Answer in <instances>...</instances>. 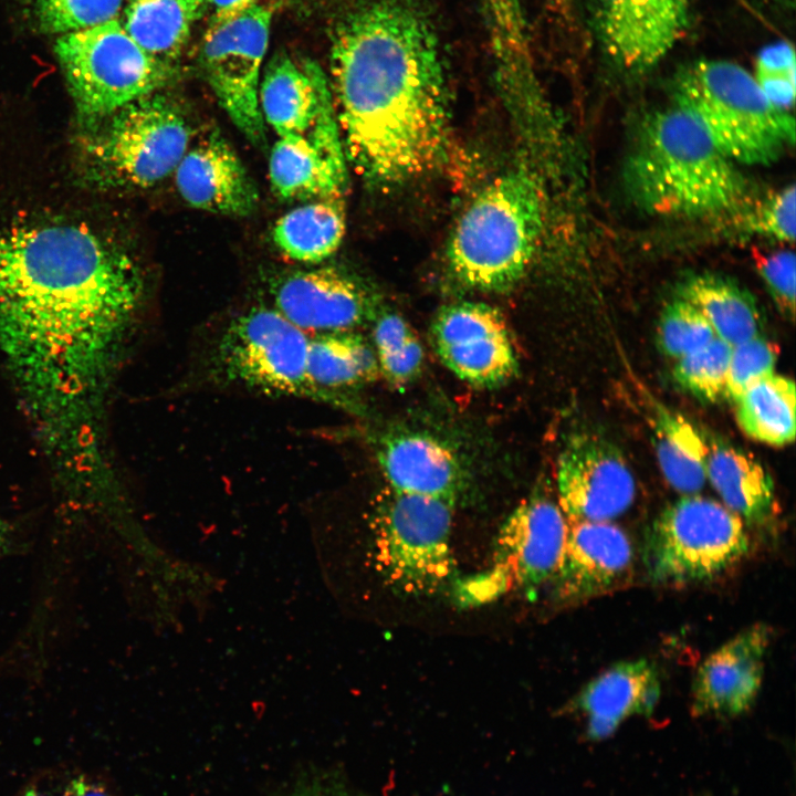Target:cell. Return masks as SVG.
Segmentation results:
<instances>
[{"mask_svg": "<svg viewBox=\"0 0 796 796\" xmlns=\"http://www.w3.org/2000/svg\"><path fill=\"white\" fill-rule=\"evenodd\" d=\"M143 289L134 260L87 227H0V353L66 472L101 461L100 412Z\"/></svg>", "mask_w": 796, "mask_h": 796, "instance_id": "1", "label": "cell"}, {"mask_svg": "<svg viewBox=\"0 0 796 796\" xmlns=\"http://www.w3.org/2000/svg\"><path fill=\"white\" fill-rule=\"evenodd\" d=\"M332 94L346 157L369 184L406 182L441 161L448 91L438 41L406 4L354 12L331 51Z\"/></svg>", "mask_w": 796, "mask_h": 796, "instance_id": "2", "label": "cell"}, {"mask_svg": "<svg viewBox=\"0 0 796 796\" xmlns=\"http://www.w3.org/2000/svg\"><path fill=\"white\" fill-rule=\"evenodd\" d=\"M734 164L689 113L674 105L642 125L625 177L633 199L647 211L698 217L741 202L746 185Z\"/></svg>", "mask_w": 796, "mask_h": 796, "instance_id": "3", "label": "cell"}, {"mask_svg": "<svg viewBox=\"0 0 796 796\" xmlns=\"http://www.w3.org/2000/svg\"><path fill=\"white\" fill-rule=\"evenodd\" d=\"M544 227V202L532 172L520 166L495 177L471 200L447 248L451 274L462 285L503 292L528 270Z\"/></svg>", "mask_w": 796, "mask_h": 796, "instance_id": "4", "label": "cell"}, {"mask_svg": "<svg viewBox=\"0 0 796 796\" xmlns=\"http://www.w3.org/2000/svg\"><path fill=\"white\" fill-rule=\"evenodd\" d=\"M677 106L689 113L733 163L769 165L794 145L793 115L774 106L736 63L699 61L675 83Z\"/></svg>", "mask_w": 796, "mask_h": 796, "instance_id": "5", "label": "cell"}, {"mask_svg": "<svg viewBox=\"0 0 796 796\" xmlns=\"http://www.w3.org/2000/svg\"><path fill=\"white\" fill-rule=\"evenodd\" d=\"M454 503L386 485L369 519L371 555L383 582L407 597H430L450 582Z\"/></svg>", "mask_w": 796, "mask_h": 796, "instance_id": "6", "label": "cell"}, {"mask_svg": "<svg viewBox=\"0 0 796 796\" xmlns=\"http://www.w3.org/2000/svg\"><path fill=\"white\" fill-rule=\"evenodd\" d=\"M91 126L81 139L85 175L106 189L158 184L176 170L190 143L185 115L155 93Z\"/></svg>", "mask_w": 796, "mask_h": 796, "instance_id": "7", "label": "cell"}, {"mask_svg": "<svg viewBox=\"0 0 796 796\" xmlns=\"http://www.w3.org/2000/svg\"><path fill=\"white\" fill-rule=\"evenodd\" d=\"M54 49L88 125L154 94L170 76L169 65L145 52L117 19L61 34Z\"/></svg>", "mask_w": 796, "mask_h": 796, "instance_id": "8", "label": "cell"}, {"mask_svg": "<svg viewBox=\"0 0 796 796\" xmlns=\"http://www.w3.org/2000/svg\"><path fill=\"white\" fill-rule=\"evenodd\" d=\"M750 551L743 520L725 505L690 494L668 505L652 522L645 544L650 578L683 585L713 579Z\"/></svg>", "mask_w": 796, "mask_h": 796, "instance_id": "9", "label": "cell"}, {"mask_svg": "<svg viewBox=\"0 0 796 796\" xmlns=\"http://www.w3.org/2000/svg\"><path fill=\"white\" fill-rule=\"evenodd\" d=\"M310 338L275 308L251 307L221 331L212 371L224 383L266 395L322 398L307 374Z\"/></svg>", "mask_w": 796, "mask_h": 796, "instance_id": "10", "label": "cell"}, {"mask_svg": "<svg viewBox=\"0 0 796 796\" xmlns=\"http://www.w3.org/2000/svg\"><path fill=\"white\" fill-rule=\"evenodd\" d=\"M559 504L544 494L523 500L500 528L490 568L467 580L459 600L489 601L510 590L532 594L556 574L568 535Z\"/></svg>", "mask_w": 796, "mask_h": 796, "instance_id": "11", "label": "cell"}, {"mask_svg": "<svg viewBox=\"0 0 796 796\" xmlns=\"http://www.w3.org/2000/svg\"><path fill=\"white\" fill-rule=\"evenodd\" d=\"M272 8L255 3L207 30L201 64L220 106L253 145L266 142L259 104L261 66L268 49Z\"/></svg>", "mask_w": 796, "mask_h": 796, "instance_id": "12", "label": "cell"}, {"mask_svg": "<svg viewBox=\"0 0 796 796\" xmlns=\"http://www.w3.org/2000/svg\"><path fill=\"white\" fill-rule=\"evenodd\" d=\"M430 341L441 363L472 386H502L519 371L506 322L489 304L458 302L443 306L432 321Z\"/></svg>", "mask_w": 796, "mask_h": 796, "instance_id": "13", "label": "cell"}, {"mask_svg": "<svg viewBox=\"0 0 796 796\" xmlns=\"http://www.w3.org/2000/svg\"><path fill=\"white\" fill-rule=\"evenodd\" d=\"M558 504L569 522H608L632 504L633 474L619 449L583 431L565 443L557 461Z\"/></svg>", "mask_w": 796, "mask_h": 796, "instance_id": "14", "label": "cell"}, {"mask_svg": "<svg viewBox=\"0 0 796 796\" xmlns=\"http://www.w3.org/2000/svg\"><path fill=\"white\" fill-rule=\"evenodd\" d=\"M346 154L333 97L303 134L279 137L269 158L273 192L282 200L342 197L348 182Z\"/></svg>", "mask_w": 796, "mask_h": 796, "instance_id": "15", "label": "cell"}, {"mask_svg": "<svg viewBox=\"0 0 796 796\" xmlns=\"http://www.w3.org/2000/svg\"><path fill=\"white\" fill-rule=\"evenodd\" d=\"M270 293L273 308L300 329L316 334L353 331L380 312L366 285L335 268L293 271L272 283Z\"/></svg>", "mask_w": 796, "mask_h": 796, "instance_id": "16", "label": "cell"}, {"mask_svg": "<svg viewBox=\"0 0 796 796\" xmlns=\"http://www.w3.org/2000/svg\"><path fill=\"white\" fill-rule=\"evenodd\" d=\"M691 0H597V24L610 57L628 71L660 62L688 28Z\"/></svg>", "mask_w": 796, "mask_h": 796, "instance_id": "17", "label": "cell"}, {"mask_svg": "<svg viewBox=\"0 0 796 796\" xmlns=\"http://www.w3.org/2000/svg\"><path fill=\"white\" fill-rule=\"evenodd\" d=\"M771 637V628L758 622L710 653L692 683V713L732 718L746 712L762 687Z\"/></svg>", "mask_w": 796, "mask_h": 796, "instance_id": "18", "label": "cell"}, {"mask_svg": "<svg viewBox=\"0 0 796 796\" xmlns=\"http://www.w3.org/2000/svg\"><path fill=\"white\" fill-rule=\"evenodd\" d=\"M562 561L553 577L558 601H580L619 584L632 565L627 534L609 522H570Z\"/></svg>", "mask_w": 796, "mask_h": 796, "instance_id": "19", "label": "cell"}, {"mask_svg": "<svg viewBox=\"0 0 796 796\" xmlns=\"http://www.w3.org/2000/svg\"><path fill=\"white\" fill-rule=\"evenodd\" d=\"M174 172L180 196L196 209L248 216L259 203L255 182L237 153L217 133L188 148Z\"/></svg>", "mask_w": 796, "mask_h": 796, "instance_id": "20", "label": "cell"}, {"mask_svg": "<svg viewBox=\"0 0 796 796\" xmlns=\"http://www.w3.org/2000/svg\"><path fill=\"white\" fill-rule=\"evenodd\" d=\"M377 460L387 485L410 494L457 503L464 474L455 452L440 439L420 432L385 437Z\"/></svg>", "mask_w": 796, "mask_h": 796, "instance_id": "21", "label": "cell"}, {"mask_svg": "<svg viewBox=\"0 0 796 796\" xmlns=\"http://www.w3.org/2000/svg\"><path fill=\"white\" fill-rule=\"evenodd\" d=\"M660 677L653 662L636 659L618 662L577 694L574 708L586 719L587 735L603 740L629 716H649L660 698Z\"/></svg>", "mask_w": 796, "mask_h": 796, "instance_id": "22", "label": "cell"}, {"mask_svg": "<svg viewBox=\"0 0 796 796\" xmlns=\"http://www.w3.org/2000/svg\"><path fill=\"white\" fill-rule=\"evenodd\" d=\"M331 97L332 88L318 64L285 53L270 60L259 85L264 123L279 137L305 133Z\"/></svg>", "mask_w": 796, "mask_h": 796, "instance_id": "23", "label": "cell"}, {"mask_svg": "<svg viewBox=\"0 0 796 796\" xmlns=\"http://www.w3.org/2000/svg\"><path fill=\"white\" fill-rule=\"evenodd\" d=\"M704 437L705 475L725 506L750 525L769 526L776 504L768 471L751 453L716 436Z\"/></svg>", "mask_w": 796, "mask_h": 796, "instance_id": "24", "label": "cell"}, {"mask_svg": "<svg viewBox=\"0 0 796 796\" xmlns=\"http://www.w3.org/2000/svg\"><path fill=\"white\" fill-rule=\"evenodd\" d=\"M679 295L701 312L716 337L731 346L761 335L763 320L755 297L730 277L691 275L680 284Z\"/></svg>", "mask_w": 796, "mask_h": 796, "instance_id": "25", "label": "cell"}, {"mask_svg": "<svg viewBox=\"0 0 796 796\" xmlns=\"http://www.w3.org/2000/svg\"><path fill=\"white\" fill-rule=\"evenodd\" d=\"M307 374L322 398L377 380L379 369L371 344L354 331L316 334L310 338Z\"/></svg>", "mask_w": 796, "mask_h": 796, "instance_id": "26", "label": "cell"}, {"mask_svg": "<svg viewBox=\"0 0 796 796\" xmlns=\"http://www.w3.org/2000/svg\"><path fill=\"white\" fill-rule=\"evenodd\" d=\"M346 229L341 197L315 199L283 214L275 222L272 239L291 260L316 264L339 248Z\"/></svg>", "mask_w": 796, "mask_h": 796, "instance_id": "27", "label": "cell"}, {"mask_svg": "<svg viewBox=\"0 0 796 796\" xmlns=\"http://www.w3.org/2000/svg\"><path fill=\"white\" fill-rule=\"evenodd\" d=\"M652 422L656 454L666 480L678 492L695 494L706 480L704 433L680 413L657 402Z\"/></svg>", "mask_w": 796, "mask_h": 796, "instance_id": "28", "label": "cell"}, {"mask_svg": "<svg viewBox=\"0 0 796 796\" xmlns=\"http://www.w3.org/2000/svg\"><path fill=\"white\" fill-rule=\"evenodd\" d=\"M201 12L192 0H132L123 27L145 52L169 65L180 54Z\"/></svg>", "mask_w": 796, "mask_h": 796, "instance_id": "29", "label": "cell"}, {"mask_svg": "<svg viewBox=\"0 0 796 796\" xmlns=\"http://www.w3.org/2000/svg\"><path fill=\"white\" fill-rule=\"evenodd\" d=\"M736 419L751 439L774 447L795 439V384L772 374L750 386L735 400Z\"/></svg>", "mask_w": 796, "mask_h": 796, "instance_id": "30", "label": "cell"}, {"mask_svg": "<svg viewBox=\"0 0 796 796\" xmlns=\"http://www.w3.org/2000/svg\"><path fill=\"white\" fill-rule=\"evenodd\" d=\"M371 341L379 375L391 387L404 389L420 376L425 350L401 315L380 311L373 321Z\"/></svg>", "mask_w": 796, "mask_h": 796, "instance_id": "31", "label": "cell"}, {"mask_svg": "<svg viewBox=\"0 0 796 796\" xmlns=\"http://www.w3.org/2000/svg\"><path fill=\"white\" fill-rule=\"evenodd\" d=\"M495 59L504 76L523 78L530 52L521 0H483Z\"/></svg>", "mask_w": 796, "mask_h": 796, "instance_id": "32", "label": "cell"}, {"mask_svg": "<svg viewBox=\"0 0 796 796\" xmlns=\"http://www.w3.org/2000/svg\"><path fill=\"white\" fill-rule=\"evenodd\" d=\"M732 346L715 337L703 347L678 359L675 383L700 400L716 402L725 398Z\"/></svg>", "mask_w": 796, "mask_h": 796, "instance_id": "33", "label": "cell"}, {"mask_svg": "<svg viewBox=\"0 0 796 796\" xmlns=\"http://www.w3.org/2000/svg\"><path fill=\"white\" fill-rule=\"evenodd\" d=\"M124 0H28L36 27L64 34L116 19Z\"/></svg>", "mask_w": 796, "mask_h": 796, "instance_id": "34", "label": "cell"}, {"mask_svg": "<svg viewBox=\"0 0 796 796\" xmlns=\"http://www.w3.org/2000/svg\"><path fill=\"white\" fill-rule=\"evenodd\" d=\"M657 334L661 350L677 359L703 347L716 337L701 312L681 297L664 307Z\"/></svg>", "mask_w": 796, "mask_h": 796, "instance_id": "35", "label": "cell"}, {"mask_svg": "<svg viewBox=\"0 0 796 796\" xmlns=\"http://www.w3.org/2000/svg\"><path fill=\"white\" fill-rule=\"evenodd\" d=\"M777 354L775 344L761 335L732 346L725 398L734 401L750 386L774 374Z\"/></svg>", "mask_w": 796, "mask_h": 796, "instance_id": "36", "label": "cell"}, {"mask_svg": "<svg viewBox=\"0 0 796 796\" xmlns=\"http://www.w3.org/2000/svg\"><path fill=\"white\" fill-rule=\"evenodd\" d=\"M795 186L784 187L767 197L748 219V229L769 240L793 243L795 240Z\"/></svg>", "mask_w": 796, "mask_h": 796, "instance_id": "37", "label": "cell"}, {"mask_svg": "<svg viewBox=\"0 0 796 796\" xmlns=\"http://www.w3.org/2000/svg\"><path fill=\"white\" fill-rule=\"evenodd\" d=\"M756 270L779 312L789 321L795 316L796 258L782 250L755 256Z\"/></svg>", "mask_w": 796, "mask_h": 796, "instance_id": "38", "label": "cell"}, {"mask_svg": "<svg viewBox=\"0 0 796 796\" xmlns=\"http://www.w3.org/2000/svg\"><path fill=\"white\" fill-rule=\"evenodd\" d=\"M19 796H113L97 778L86 774H55L39 778Z\"/></svg>", "mask_w": 796, "mask_h": 796, "instance_id": "39", "label": "cell"}, {"mask_svg": "<svg viewBox=\"0 0 796 796\" xmlns=\"http://www.w3.org/2000/svg\"><path fill=\"white\" fill-rule=\"evenodd\" d=\"M755 74L795 76L794 46L781 41L762 49L756 59Z\"/></svg>", "mask_w": 796, "mask_h": 796, "instance_id": "40", "label": "cell"}, {"mask_svg": "<svg viewBox=\"0 0 796 796\" xmlns=\"http://www.w3.org/2000/svg\"><path fill=\"white\" fill-rule=\"evenodd\" d=\"M764 96L777 108L789 112L795 102V76L755 74Z\"/></svg>", "mask_w": 796, "mask_h": 796, "instance_id": "41", "label": "cell"}, {"mask_svg": "<svg viewBox=\"0 0 796 796\" xmlns=\"http://www.w3.org/2000/svg\"><path fill=\"white\" fill-rule=\"evenodd\" d=\"M258 0H208L213 8L212 22L228 20L251 6L258 3Z\"/></svg>", "mask_w": 796, "mask_h": 796, "instance_id": "42", "label": "cell"}, {"mask_svg": "<svg viewBox=\"0 0 796 796\" xmlns=\"http://www.w3.org/2000/svg\"><path fill=\"white\" fill-rule=\"evenodd\" d=\"M294 796H359L347 789L327 784H314L301 788Z\"/></svg>", "mask_w": 796, "mask_h": 796, "instance_id": "43", "label": "cell"}, {"mask_svg": "<svg viewBox=\"0 0 796 796\" xmlns=\"http://www.w3.org/2000/svg\"><path fill=\"white\" fill-rule=\"evenodd\" d=\"M10 527L7 522L0 516V556L8 553L11 546Z\"/></svg>", "mask_w": 796, "mask_h": 796, "instance_id": "44", "label": "cell"}, {"mask_svg": "<svg viewBox=\"0 0 796 796\" xmlns=\"http://www.w3.org/2000/svg\"><path fill=\"white\" fill-rule=\"evenodd\" d=\"M195 3H197L201 9H205V7L208 4V0H192Z\"/></svg>", "mask_w": 796, "mask_h": 796, "instance_id": "45", "label": "cell"}, {"mask_svg": "<svg viewBox=\"0 0 796 796\" xmlns=\"http://www.w3.org/2000/svg\"><path fill=\"white\" fill-rule=\"evenodd\" d=\"M776 1L779 2V3H783V4H787V6H788L789 3L793 4V2H794V0H776Z\"/></svg>", "mask_w": 796, "mask_h": 796, "instance_id": "46", "label": "cell"}]
</instances>
